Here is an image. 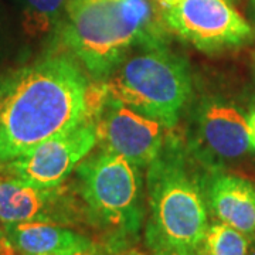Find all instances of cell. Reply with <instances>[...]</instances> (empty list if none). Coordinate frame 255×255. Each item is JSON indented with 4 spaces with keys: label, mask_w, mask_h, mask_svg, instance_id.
<instances>
[{
    "label": "cell",
    "mask_w": 255,
    "mask_h": 255,
    "mask_svg": "<svg viewBox=\"0 0 255 255\" xmlns=\"http://www.w3.org/2000/svg\"><path fill=\"white\" fill-rule=\"evenodd\" d=\"M95 97L78 64L64 54L0 77V163L81 124Z\"/></svg>",
    "instance_id": "1"
},
{
    "label": "cell",
    "mask_w": 255,
    "mask_h": 255,
    "mask_svg": "<svg viewBox=\"0 0 255 255\" xmlns=\"http://www.w3.org/2000/svg\"><path fill=\"white\" fill-rule=\"evenodd\" d=\"M64 46L95 80H107L135 47L166 46L167 27L152 0H67Z\"/></svg>",
    "instance_id": "2"
},
{
    "label": "cell",
    "mask_w": 255,
    "mask_h": 255,
    "mask_svg": "<svg viewBox=\"0 0 255 255\" xmlns=\"http://www.w3.org/2000/svg\"><path fill=\"white\" fill-rule=\"evenodd\" d=\"M196 163L189 146L172 136L147 166L145 240L153 255H197L209 228V209L207 174L203 176Z\"/></svg>",
    "instance_id": "3"
},
{
    "label": "cell",
    "mask_w": 255,
    "mask_h": 255,
    "mask_svg": "<svg viewBox=\"0 0 255 255\" xmlns=\"http://www.w3.org/2000/svg\"><path fill=\"white\" fill-rule=\"evenodd\" d=\"M140 170L127 157L107 150L77 166L87 220L104 233L108 246L127 248L140 231L145 217Z\"/></svg>",
    "instance_id": "4"
},
{
    "label": "cell",
    "mask_w": 255,
    "mask_h": 255,
    "mask_svg": "<svg viewBox=\"0 0 255 255\" xmlns=\"http://www.w3.org/2000/svg\"><path fill=\"white\" fill-rule=\"evenodd\" d=\"M105 90L112 98L173 128L190 98V70L166 46L142 48L118 64L105 80Z\"/></svg>",
    "instance_id": "5"
},
{
    "label": "cell",
    "mask_w": 255,
    "mask_h": 255,
    "mask_svg": "<svg viewBox=\"0 0 255 255\" xmlns=\"http://www.w3.org/2000/svg\"><path fill=\"white\" fill-rule=\"evenodd\" d=\"M162 17L169 31L207 54L255 43V28L226 0H176Z\"/></svg>",
    "instance_id": "6"
},
{
    "label": "cell",
    "mask_w": 255,
    "mask_h": 255,
    "mask_svg": "<svg viewBox=\"0 0 255 255\" xmlns=\"http://www.w3.org/2000/svg\"><path fill=\"white\" fill-rule=\"evenodd\" d=\"M91 115L102 150L124 156L140 169H147L160 153L166 140L163 124L112 98L107 90Z\"/></svg>",
    "instance_id": "7"
},
{
    "label": "cell",
    "mask_w": 255,
    "mask_h": 255,
    "mask_svg": "<svg viewBox=\"0 0 255 255\" xmlns=\"http://www.w3.org/2000/svg\"><path fill=\"white\" fill-rule=\"evenodd\" d=\"M98 143L97 125L90 114L77 127L37 145L26 155L1 163L4 170L34 187L61 186Z\"/></svg>",
    "instance_id": "8"
},
{
    "label": "cell",
    "mask_w": 255,
    "mask_h": 255,
    "mask_svg": "<svg viewBox=\"0 0 255 255\" xmlns=\"http://www.w3.org/2000/svg\"><path fill=\"white\" fill-rule=\"evenodd\" d=\"M196 160L209 172L223 170L250 150L247 114L233 101L210 97L201 101L196 115V130L189 146Z\"/></svg>",
    "instance_id": "9"
},
{
    "label": "cell",
    "mask_w": 255,
    "mask_h": 255,
    "mask_svg": "<svg viewBox=\"0 0 255 255\" xmlns=\"http://www.w3.org/2000/svg\"><path fill=\"white\" fill-rule=\"evenodd\" d=\"M87 219L82 201L70 189L34 187L18 180L0 163V224L43 221L60 226H73Z\"/></svg>",
    "instance_id": "10"
},
{
    "label": "cell",
    "mask_w": 255,
    "mask_h": 255,
    "mask_svg": "<svg viewBox=\"0 0 255 255\" xmlns=\"http://www.w3.org/2000/svg\"><path fill=\"white\" fill-rule=\"evenodd\" d=\"M209 213L230 227L255 238V184L246 177L209 172L204 182Z\"/></svg>",
    "instance_id": "11"
},
{
    "label": "cell",
    "mask_w": 255,
    "mask_h": 255,
    "mask_svg": "<svg viewBox=\"0 0 255 255\" xmlns=\"http://www.w3.org/2000/svg\"><path fill=\"white\" fill-rule=\"evenodd\" d=\"M18 255H71L92 240L67 226L30 221L1 226Z\"/></svg>",
    "instance_id": "12"
},
{
    "label": "cell",
    "mask_w": 255,
    "mask_h": 255,
    "mask_svg": "<svg viewBox=\"0 0 255 255\" xmlns=\"http://www.w3.org/2000/svg\"><path fill=\"white\" fill-rule=\"evenodd\" d=\"M21 16V27L31 38L43 37L55 28L61 18L67 0H14Z\"/></svg>",
    "instance_id": "13"
},
{
    "label": "cell",
    "mask_w": 255,
    "mask_h": 255,
    "mask_svg": "<svg viewBox=\"0 0 255 255\" xmlns=\"http://www.w3.org/2000/svg\"><path fill=\"white\" fill-rule=\"evenodd\" d=\"M253 241V237L216 221L209 224L197 255H248Z\"/></svg>",
    "instance_id": "14"
},
{
    "label": "cell",
    "mask_w": 255,
    "mask_h": 255,
    "mask_svg": "<svg viewBox=\"0 0 255 255\" xmlns=\"http://www.w3.org/2000/svg\"><path fill=\"white\" fill-rule=\"evenodd\" d=\"M137 251L128 248H115L108 244H97L92 241L90 246L84 247L71 255H136Z\"/></svg>",
    "instance_id": "15"
},
{
    "label": "cell",
    "mask_w": 255,
    "mask_h": 255,
    "mask_svg": "<svg viewBox=\"0 0 255 255\" xmlns=\"http://www.w3.org/2000/svg\"><path fill=\"white\" fill-rule=\"evenodd\" d=\"M0 255H18L3 227L0 228Z\"/></svg>",
    "instance_id": "16"
},
{
    "label": "cell",
    "mask_w": 255,
    "mask_h": 255,
    "mask_svg": "<svg viewBox=\"0 0 255 255\" xmlns=\"http://www.w3.org/2000/svg\"><path fill=\"white\" fill-rule=\"evenodd\" d=\"M247 133L250 150L255 152V110H251L247 114Z\"/></svg>",
    "instance_id": "17"
},
{
    "label": "cell",
    "mask_w": 255,
    "mask_h": 255,
    "mask_svg": "<svg viewBox=\"0 0 255 255\" xmlns=\"http://www.w3.org/2000/svg\"><path fill=\"white\" fill-rule=\"evenodd\" d=\"M152 1H153L156 6L160 9V11H163V10L169 9L176 0H152Z\"/></svg>",
    "instance_id": "18"
},
{
    "label": "cell",
    "mask_w": 255,
    "mask_h": 255,
    "mask_svg": "<svg viewBox=\"0 0 255 255\" xmlns=\"http://www.w3.org/2000/svg\"><path fill=\"white\" fill-rule=\"evenodd\" d=\"M251 14L255 20V0H251Z\"/></svg>",
    "instance_id": "19"
},
{
    "label": "cell",
    "mask_w": 255,
    "mask_h": 255,
    "mask_svg": "<svg viewBox=\"0 0 255 255\" xmlns=\"http://www.w3.org/2000/svg\"><path fill=\"white\" fill-rule=\"evenodd\" d=\"M248 255H255V238L253 241V246H251V250H250V254Z\"/></svg>",
    "instance_id": "20"
},
{
    "label": "cell",
    "mask_w": 255,
    "mask_h": 255,
    "mask_svg": "<svg viewBox=\"0 0 255 255\" xmlns=\"http://www.w3.org/2000/svg\"><path fill=\"white\" fill-rule=\"evenodd\" d=\"M226 1H228V3H231V4H236L238 0H226Z\"/></svg>",
    "instance_id": "21"
},
{
    "label": "cell",
    "mask_w": 255,
    "mask_h": 255,
    "mask_svg": "<svg viewBox=\"0 0 255 255\" xmlns=\"http://www.w3.org/2000/svg\"><path fill=\"white\" fill-rule=\"evenodd\" d=\"M136 255H143V254H142V253H139V251H137V254Z\"/></svg>",
    "instance_id": "22"
},
{
    "label": "cell",
    "mask_w": 255,
    "mask_h": 255,
    "mask_svg": "<svg viewBox=\"0 0 255 255\" xmlns=\"http://www.w3.org/2000/svg\"><path fill=\"white\" fill-rule=\"evenodd\" d=\"M254 71H255V67H254Z\"/></svg>",
    "instance_id": "23"
}]
</instances>
